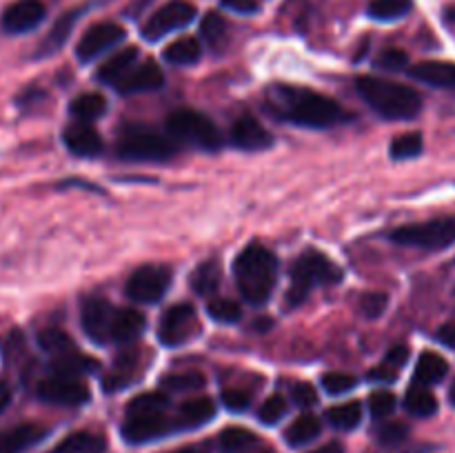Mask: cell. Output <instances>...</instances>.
I'll return each instance as SVG.
<instances>
[{"mask_svg":"<svg viewBox=\"0 0 455 453\" xmlns=\"http://www.w3.org/2000/svg\"><path fill=\"white\" fill-rule=\"evenodd\" d=\"M271 105L275 113L287 122L312 129H327L349 121V113L335 100L302 87L280 85L271 91Z\"/></svg>","mask_w":455,"mask_h":453,"instance_id":"cell-1","label":"cell"},{"mask_svg":"<svg viewBox=\"0 0 455 453\" xmlns=\"http://www.w3.org/2000/svg\"><path fill=\"white\" fill-rule=\"evenodd\" d=\"M234 276L244 301L253 307L269 302L278 280V261L262 245H249L234 262Z\"/></svg>","mask_w":455,"mask_h":453,"instance_id":"cell-2","label":"cell"},{"mask_svg":"<svg viewBox=\"0 0 455 453\" xmlns=\"http://www.w3.org/2000/svg\"><path fill=\"white\" fill-rule=\"evenodd\" d=\"M358 94L384 121H411L422 112V98L413 87L382 81L374 76H360L356 81Z\"/></svg>","mask_w":455,"mask_h":453,"instance_id":"cell-3","label":"cell"},{"mask_svg":"<svg viewBox=\"0 0 455 453\" xmlns=\"http://www.w3.org/2000/svg\"><path fill=\"white\" fill-rule=\"evenodd\" d=\"M343 278V271L320 252L302 254L291 269V287H289V307H297L307 301L309 292L318 285H335Z\"/></svg>","mask_w":455,"mask_h":453,"instance_id":"cell-4","label":"cell"},{"mask_svg":"<svg viewBox=\"0 0 455 453\" xmlns=\"http://www.w3.org/2000/svg\"><path fill=\"white\" fill-rule=\"evenodd\" d=\"M176 153L172 138L144 127H129L118 140V156L134 162H165Z\"/></svg>","mask_w":455,"mask_h":453,"instance_id":"cell-5","label":"cell"},{"mask_svg":"<svg viewBox=\"0 0 455 453\" xmlns=\"http://www.w3.org/2000/svg\"><path fill=\"white\" fill-rule=\"evenodd\" d=\"M393 243L402 247L427 249V252H440L455 243V215L428 220L420 224H406L391 234Z\"/></svg>","mask_w":455,"mask_h":453,"instance_id":"cell-6","label":"cell"},{"mask_svg":"<svg viewBox=\"0 0 455 453\" xmlns=\"http://www.w3.org/2000/svg\"><path fill=\"white\" fill-rule=\"evenodd\" d=\"M169 136L189 143L203 152H218L222 147V136L218 127L194 109H178L167 118Z\"/></svg>","mask_w":455,"mask_h":453,"instance_id":"cell-7","label":"cell"},{"mask_svg":"<svg viewBox=\"0 0 455 453\" xmlns=\"http://www.w3.org/2000/svg\"><path fill=\"white\" fill-rule=\"evenodd\" d=\"M172 287V269L165 265H144L131 274L127 280L125 293L134 302L143 305H156L165 298Z\"/></svg>","mask_w":455,"mask_h":453,"instance_id":"cell-8","label":"cell"},{"mask_svg":"<svg viewBox=\"0 0 455 453\" xmlns=\"http://www.w3.org/2000/svg\"><path fill=\"white\" fill-rule=\"evenodd\" d=\"M194 19L196 7L191 3H187V0H169L147 20V25L143 27V36L149 43H158L167 34L178 32V29L194 23Z\"/></svg>","mask_w":455,"mask_h":453,"instance_id":"cell-9","label":"cell"},{"mask_svg":"<svg viewBox=\"0 0 455 453\" xmlns=\"http://www.w3.org/2000/svg\"><path fill=\"white\" fill-rule=\"evenodd\" d=\"M200 332L198 314L191 305H174L165 311L158 324V338L165 347H181L194 340Z\"/></svg>","mask_w":455,"mask_h":453,"instance_id":"cell-10","label":"cell"},{"mask_svg":"<svg viewBox=\"0 0 455 453\" xmlns=\"http://www.w3.org/2000/svg\"><path fill=\"white\" fill-rule=\"evenodd\" d=\"M36 395L38 400L54 404V407H81L91 398L89 387L85 382H81L78 378L56 376V373L38 382Z\"/></svg>","mask_w":455,"mask_h":453,"instance_id":"cell-11","label":"cell"},{"mask_svg":"<svg viewBox=\"0 0 455 453\" xmlns=\"http://www.w3.org/2000/svg\"><path fill=\"white\" fill-rule=\"evenodd\" d=\"M116 311V307L104 298H87L81 309V323L87 336L98 345L112 342V327Z\"/></svg>","mask_w":455,"mask_h":453,"instance_id":"cell-12","label":"cell"},{"mask_svg":"<svg viewBox=\"0 0 455 453\" xmlns=\"http://www.w3.org/2000/svg\"><path fill=\"white\" fill-rule=\"evenodd\" d=\"M125 29L116 23H98L94 27L87 29L82 38L78 41L76 56L81 63H91V60L100 59L104 51L113 50L118 43L125 41Z\"/></svg>","mask_w":455,"mask_h":453,"instance_id":"cell-13","label":"cell"},{"mask_svg":"<svg viewBox=\"0 0 455 453\" xmlns=\"http://www.w3.org/2000/svg\"><path fill=\"white\" fill-rule=\"evenodd\" d=\"M47 7L42 0H16L3 12L0 27L10 36H20L29 34L45 20Z\"/></svg>","mask_w":455,"mask_h":453,"instance_id":"cell-14","label":"cell"},{"mask_svg":"<svg viewBox=\"0 0 455 453\" xmlns=\"http://www.w3.org/2000/svg\"><path fill=\"white\" fill-rule=\"evenodd\" d=\"M176 426V422L169 420L165 413H149V416H127L120 433L127 442L144 444L156 438H163L165 433Z\"/></svg>","mask_w":455,"mask_h":453,"instance_id":"cell-15","label":"cell"},{"mask_svg":"<svg viewBox=\"0 0 455 453\" xmlns=\"http://www.w3.org/2000/svg\"><path fill=\"white\" fill-rule=\"evenodd\" d=\"M229 140L234 147L243 149V152H265L274 144L269 131L251 116H243L234 122Z\"/></svg>","mask_w":455,"mask_h":453,"instance_id":"cell-16","label":"cell"},{"mask_svg":"<svg viewBox=\"0 0 455 453\" xmlns=\"http://www.w3.org/2000/svg\"><path fill=\"white\" fill-rule=\"evenodd\" d=\"M50 429L36 422L10 426L0 431V453H25L47 438Z\"/></svg>","mask_w":455,"mask_h":453,"instance_id":"cell-17","label":"cell"},{"mask_svg":"<svg viewBox=\"0 0 455 453\" xmlns=\"http://www.w3.org/2000/svg\"><path fill=\"white\" fill-rule=\"evenodd\" d=\"M165 82V74L154 60H147L140 67H134L125 78L116 82V90L120 94H144V91L160 90Z\"/></svg>","mask_w":455,"mask_h":453,"instance_id":"cell-18","label":"cell"},{"mask_svg":"<svg viewBox=\"0 0 455 453\" xmlns=\"http://www.w3.org/2000/svg\"><path fill=\"white\" fill-rule=\"evenodd\" d=\"M63 143L78 158H94L103 152V138L89 122L69 125L63 131Z\"/></svg>","mask_w":455,"mask_h":453,"instance_id":"cell-19","label":"cell"},{"mask_svg":"<svg viewBox=\"0 0 455 453\" xmlns=\"http://www.w3.org/2000/svg\"><path fill=\"white\" fill-rule=\"evenodd\" d=\"M82 14H85V7H78V10L65 12V14L60 16V19L54 23L51 32L47 34V36L42 38L41 45H38L36 59H47V56H51V54H56V51L63 50L65 43L69 41V36H72L73 27H76V23L81 20Z\"/></svg>","mask_w":455,"mask_h":453,"instance_id":"cell-20","label":"cell"},{"mask_svg":"<svg viewBox=\"0 0 455 453\" xmlns=\"http://www.w3.org/2000/svg\"><path fill=\"white\" fill-rule=\"evenodd\" d=\"M411 78L437 90H455V65L442 60H427L409 69Z\"/></svg>","mask_w":455,"mask_h":453,"instance_id":"cell-21","label":"cell"},{"mask_svg":"<svg viewBox=\"0 0 455 453\" xmlns=\"http://www.w3.org/2000/svg\"><path fill=\"white\" fill-rule=\"evenodd\" d=\"M147 327V320L140 311L135 309H118L116 318H113L112 327V342L118 345H129V342L138 340L140 333Z\"/></svg>","mask_w":455,"mask_h":453,"instance_id":"cell-22","label":"cell"},{"mask_svg":"<svg viewBox=\"0 0 455 453\" xmlns=\"http://www.w3.org/2000/svg\"><path fill=\"white\" fill-rule=\"evenodd\" d=\"M135 60H138V50H135V47L120 50L118 54H113L112 59L104 60V63L100 65L96 78H98L100 82H104V85H116L120 78H125L127 74L134 69Z\"/></svg>","mask_w":455,"mask_h":453,"instance_id":"cell-23","label":"cell"},{"mask_svg":"<svg viewBox=\"0 0 455 453\" xmlns=\"http://www.w3.org/2000/svg\"><path fill=\"white\" fill-rule=\"evenodd\" d=\"M216 416V404L209 398L187 400L178 409V429H196V426L207 425Z\"/></svg>","mask_w":455,"mask_h":453,"instance_id":"cell-24","label":"cell"},{"mask_svg":"<svg viewBox=\"0 0 455 453\" xmlns=\"http://www.w3.org/2000/svg\"><path fill=\"white\" fill-rule=\"evenodd\" d=\"M107 442L103 435L91 433V431H76L69 433L67 438L60 440L50 453H104Z\"/></svg>","mask_w":455,"mask_h":453,"instance_id":"cell-25","label":"cell"},{"mask_svg":"<svg viewBox=\"0 0 455 453\" xmlns=\"http://www.w3.org/2000/svg\"><path fill=\"white\" fill-rule=\"evenodd\" d=\"M446 373H449V363L433 351H424L415 364V382L422 387L437 385L444 380Z\"/></svg>","mask_w":455,"mask_h":453,"instance_id":"cell-26","label":"cell"},{"mask_svg":"<svg viewBox=\"0 0 455 453\" xmlns=\"http://www.w3.org/2000/svg\"><path fill=\"white\" fill-rule=\"evenodd\" d=\"M51 369H54L56 376L78 378L85 376V373H94L98 369V363L94 358H89V355H82L73 349L67 351V354L56 355V360L51 363Z\"/></svg>","mask_w":455,"mask_h":453,"instance_id":"cell-27","label":"cell"},{"mask_svg":"<svg viewBox=\"0 0 455 453\" xmlns=\"http://www.w3.org/2000/svg\"><path fill=\"white\" fill-rule=\"evenodd\" d=\"M322 425L316 416L312 413H305V416L296 418L291 425L284 431V440H287L289 447H305V444L313 442V440L320 435Z\"/></svg>","mask_w":455,"mask_h":453,"instance_id":"cell-28","label":"cell"},{"mask_svg":"<svg viewBox=\"0 0 455 453\" xmlns=\"http://www.w3.org/2000/svg\"><path fill=\"white\" fill-rule=\"evenodd\" d=\"M220 280H222V269H220V262L218 261H204L198 269L191 274L189 285L198 296L209 298L218 292L220 287Z\"/></svg>","mask_w":455,"mask_h":453,"instance_id":"cell-29","label":"cell"},{"mask_svg":"<svg viewBox=\"0 0 455 453\" xmlns=\"http://www.w3.org/2000/svg\"><path fill=\"white\" fill-rule=\"evenodd\" d=\"M200 59H203V47H200V43L191 36L178 38L176 43H172V45L165 50V60L172 65H178V67L196 65Z\"/></svg>","mask_w":455,"mask_h":453,"instance_id":"cell-30","label":"cell"},{"mask_svg":"<svg viewBox=\"0 0 455 453\" xmlns=\"http://www.w3.org/2000/svg\"><path fill=\"white\" fill-rule=\"evenodd\" d=\"M258 442H260L258 435L253 431L244 429V426H229L218 435V449L222 453H244L256 447Z\"/></svg>","mask_w":455,"mask_h":453,"instance_id":"cell-31","label":"cell"},{"mask_svg":"<svg viewBox=\"0 0 455 453\" xmlns=\"http://www.w3.org/2000/svg\"><path fill=\"white\" fill-rule=\"evenodd\" d=\"M327 422L338 431H353L362 422V404L360 402H344L338 407L327 409Z\"/></svg>","mask_w":455,"mask_h":453,"instance_id":"cell-32","label":"cell"},{"mask_svg":"<svg viewBox=\"0 0 455 453\" xmlns=\"http://www.w3.org/2000/svg\"><path fill=\"white\" fill-rule=\"evenodd\" d=\"M405 409L413 418H431L437 413V400L427 387H413L405 395Z\"/></svg>","mask_w":455,"mask_h":453,"instance_id":"cell-33","label":"cell"},{"mask_svg":"<svg viewBox=\"0 0 455 453\" xmlns=\"http://www.w3.org/2000/svg\"><path fill=\"white\" fill-rule=\"evenodd\" d=\"M413 10V0H371L369 16L380 23L405 19Z\"/></svg>","mask_w":455,"mask_h":453,"instance_id":"cell-34","label":"cell"},{"mask_svg":"<svg viewBox=\"0 0 455 453\" xmlns=\"http://www.w3.org/2000/svg\"><path fill=\"white\" fill-rule=\"evenodd\" d=\"M69 112L73 118H78V122H91L107 112V100L100 94H82L73 98Z\"/></svg>","mask_w":455,"mask_h":453,"instance_id":"cell-35","label":"cell"},{"mask_svg":"<svg viewBox=\"0 0 455 453\" xmlns=\"http://www.w3.org/2000/svg\"><path fill=\"white\" fill-rule=\"evenodd\" d=\"M169 407V398L160 391H147L135 395L127 404V416H149V413H165Z\"/></svg>","mask_w":455,"mask_h":453,"instance_id":"cell-36","label":"cell"},{"mask_svg":"<svg viewBox=\"0 0 455 453\" xmlns=\"http://www.w3.org/2000/svg\"><path fill=\"white\" fill-rule=\"evenodd\" d=\"M424 149V140L418 131H411V134H402L397 138H393L391 152L393 160H411V158H418Z\"/></svg>","mask_w":455,"mask_h":453,"instance_id":"cell-37","label":"cell"},{"mask_svg":"<svg viewBox=\"0 0 455 453\" xmlns=\"http://www.w3.org/2000/svg\"><path fill=\"white\" fill-rule=\"evenodd\" d=\"M38 345H41L42 351L47 354H67V351H73V340L69 338V333H65L63 329L58 327H50V329H42L38 333Z\"/></svg>","mask_w":455,"mask_h":453,"instance_id":"cell-38","label":"cell"},{"mask_svg":"<svg viewBox=\"0 0 455 453\" xmlns=\"http://www.w3.org/2000/svg\"><path fill=\"white\" fill-rule=\"evenodd\" d=\"M204 376L200 371H181L169 373L160 380V385L167 391H176V394H185V391H198L204 387Z\"/></svg>","mask_w":455,"mask_h":453,"instance_id":"cell-39","label":"cell"},{"mask_svg":"<svg viewBox=\"0 0 455 453\" xmlns=\"http://www.w3.org/2000/svg\"><path fill=\"white\" fill-rule=\"evenodd\" d=\"M207 314L212 316L216 323H222V324H234L238 323L240 318H243V309H240L238 302L234 301H212L207 305Z\"/></svg>","mask_w":455,"mask_h":453,"instance_id":"cell-40","label":"cell"},{"mask_svg":"<svg viewBox=\"0 0 455 453\" xmlns=\"http://www.w3.org/2000/svg\"><path fill=\"white\" fill-rule=\"evenodd\" d=\"M200 32H203V36L207 38V43L212 47H220L222 43H225L227 38V23L225 19H222L220 14H216V12H212V14L204 16L203 25H200Z\"/></svg>","mask_w":455,"mask_h":453,"instance_id":"cell-41","label":"cell"},{"mask_svg":"<svg viewBox=\"0 0 455 453\" xmlns=\"http://www.w3.org/2000/svg\"><path fill=\"white\" fill-rule=\"evenodd\" d=\"M409 438V426L405 422H384L375 429V440H378L382 447H396L402 444Z\"/></svg>","mask_w":455,"mask_h":453,"instance_id":"cell-42","label":"cell"},{"mask_svg":"<svg viewBox=\"0 0 455 453\" xmlns=\"http://www.w3.org/2000/svg\"><path fill=\"white\" fill-rule=\"evenodd\" d=\"M284 413H287V400L282 398V395H271V398H266L265 402H262V407L258 409V420L262 422V425H278L280 420L284 418Z\"/></svg>","mask_w":455,"mask_h":453,"instance_id":"cell-43","label":"cell"},{"mask_svg":"<svg viewBox=\"0 0 455 453\" xmlns=\"http://www.w3.org/2000/svg\"><path fill=\"white\" fill-rule=\"evenodd\" d=\"M369 411L375 420H384L396 411V395L391 391H375L369 395Z\"/></svg>","mask_w":455,"mask_h":453,"instance_id":"cell-44","label":"cell"},{"mask_svg":"<svg viewBox=\"0 0 455 453\" xmlns=\"http://www.w3.org/2000/svg\"><path fill=\"white\" fill-rule=\"evenodd\" d=\"M322 387H325L327 394L343 395L356 387V378L349 376V373L331 371V373H325V376H322Z\"/></svg>","mask_w":455,"mask_h":453,"instance_id":"cell-45","label":"cell"},{"mask_svg":"<svg viewBox=\"0 0 455 453\" xmlns=\"http://www.w3.org/2000/svg\"><path fill=\"white\" fill-rule=\"evenodd\" d=\"M387 307H389L387 293L375 292V293H365V296L360 298V311L365 318H371V320L380 318V316L387 311Z\"/></svg>","mask_w":455,"mask_h":453,"instance_id":"cell-46","label":"cell"},{"mask_svg":"<svg viewBox=\"0 0 455 453\" xmlns=\"http://www.w3.org/2000/svg\"><path fill=\"white\" fill-rule=\"evenodd\" d=\"M409 63V56L402 50H384L382 54L375 59V65L380 69H389V72H400V69L406 67Z\"/></svg>","mask_w":455,"mask_h":453,"instance_id":"cell-47","label":"cell"},{"mask_svg":"<svg viewBox=\"0 0 455 453\" xmlns=\"http://www.w3.org/2000/svg\"><path fill=\"white\" fill-rule=\"evenodd\" d=\"M222 404H225L229 411L243 413L247 411L249 404H251V395L243 389H225L222 391Z\"/></svg>","mask_w":455,"mask_h":453,"instance_id":"cell-48","label":"cell"},{"mask_svg":"<svg viewBox=\"0 0 455 453\" xmlns=\"http://www.w3.org/2000/svg\"><path fill=\"white\" fill-rule=\"evenodd\" d=\"M291 398H293V402L297 404V407L309 409V407H313V404L318 402V391L313 389L309 382H300V385H296L291 389Z\"/></svg>","mask_w":455,"mask_h":453,"instance_id":"cell-49","label":"cell"},{"mask_svg":"<svg viewBox=\"0 0 455 453\" xmlns=\"http://www.w3.org/2000/svg\"><path fill=\"white\" fill-rule=\"evenodd\" d=\"M220 3L225 10H231L235 12V14H243V16L258 14V10H260L258 0H220Z\"/></svg>","mask_w":455,"mask_h":453,"instance_id":"cell-50","label":"cell"},{"mask_svg":"<svg viewBox=\"0 0 455 453\" xmlns=\"http://www.w3.org/2000/svg\"><path fill=\"white\" fill-rule=\"evenodd\" d=\"M0 345H3V354H5L7 360H12L14 358V354L19 355L20 351L25 349V342H23V336H20V332H12L10 336L3 338Z\"/></svg>","mask_w":455,"mask_h":453,"instance_id":"cell-51","label":"cell"},{"mask_svg":"<svg viewBox=\"0 0 455 453\" xmlns=\"http://www.w3.org/2000/svg\"><path fill=\"white\" fill-rule=\"evenodd\" d=\"M406 358H409V349H406L405 345H396L387 351V358H384V363L391 364V367H396V369H400L402 364L406 363Z\"/></svg>","mask_w":455,"mask_h":453,"instance_id":"cell-52","label":"cell"},{"mask_svg":"<svg viewBox=\"0 0 455 453\" xmlns=\"http://www.w3.org/2000/svg\"><path fill=\"white\" fill-rule=\"evenodd\" d=\"M369 378L371 380H380V382H391V380H396L397 378V369L396 367H391V364H380V367H375L374 371L369 373Z\"/></svg>","mask_w":455,"mask_h":453,"instance_id":"cell-53","label":"cell"},{"mask_svg":"<svg viewBox=\"0 0 455 453\" xmlns=\"http://www.w3.org/2000/svg\"><path fill=\"white\" fill-rule=\"evenodd\" d=\"M436 338L442 342V345L449 347V349H455V323L442 324V327L437 329Z\"/></svg>","mask_w":455,"mask_h":453,"instance_id":"cell-54","label":"cell"},{"mask_svg":"<svg viewBox=\"0 0 455 453\" xmlns=\"http://www.w3.org/2000/svg\"><path fill=\"white\" fill-rule=\"evenodd\" d=\"M167 453H212V444L209 442H196V444H185L181 449H174Z\"/></svg>","mask_w":455,"mask_h":453,"instance_id":"cell-55","label":"cell"},{"mask_svg":"<svg viewBox=\"0 0 455 453\" xmlns=\"http://www.w3.org/2000/svg\"><path fill=\"white\" fill-rule=\"evenodd\" d=\"M12 404V387L7 382H0V413Z\"/></svg>","mask_w":455,"mask_h":453,"instance_id":"cell-56","label":"cell"},{"mask_svg":"<svg viewBox=\"0 0 455 453\" xmlns=\"http://www.w3.org/2000/svg\"><path fill=\"white\" fill-rule=\"evenodd\" d=\"M309 453H344V447L340 442H327V444H322V447L313 449V451H309Z\"/></svg>","mask_w":455,"mask_h":453,"instance_id":"cell-57","label":"cell"},{"mask_svg":"<svg viewBox=\"0 0 455 453\" xmlns=\"http://www.w3.org/2000/svg\"><path fill=\"white\" fill-rule=\"evenodd\" d=\"M244 453H275V451L271 447H258L256 444V447H251L249 451H244Z\"/></svg>","mask_w":455,"mask_h":453,"instance_id":"cell-58","label":"cell"},{"mask_svg":"<svg viewBox=\"0 0 455 453\" xmlns=\"http://www.w3.org/2000/svg\"><path fill=\"white\" fill-rule=\"evenodd\" d=\"M446 20H449V23H453V25H455V7H451V10L446 12Z\"/></svg>","mask_w":455,"mask_h":453,"instance_id":"cell-59","label":"cell"},{"mask_svg":"<svg viewBox=\"0 0 455 453\" xmlns=\"http://www.w3.org/2000/svg\"><path fill=\"white\" fill-rule=\"evenodd\" d=\"M449 400H451V404L455 407V382H453V387H451V391H449Z\"/></svg>","mask_w":455,"mask_h":453,"instance_id":"cell-60","label":"cell"}]
</instances>
